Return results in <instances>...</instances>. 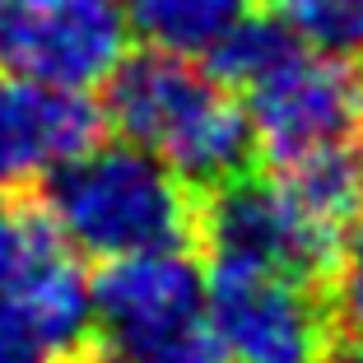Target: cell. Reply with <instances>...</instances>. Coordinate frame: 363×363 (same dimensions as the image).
Returning <instances> with one entry per match:
<instances>
[{"instance_id":"6da1fadb","label":"cell","mask_w":363,"mask_h":363,"mask_svg":"<svg viewBox=\"0 0 363 363\" xmlns=\"http://www.w3.org/2000/svg\"><path fill=\"white\" fill-rule=\"evenodd\" d=\"M103 84L107 126L163 159L196 196L252 172L257 130L247 107L191 56L150 47L140 56H121Z\"/></svg>"},{"instance_id":"7a4b0ae2","label":"cell","mask_w":363,"mask_h":363,"mask_svg":"<svg viewBox=\"0 0 363 363\" xmlns=\"http://www.w3.org/2000/svg\"><path fill=\"white\" fill-rule=\"evenodd\" d=\"M33 201L79 257L117 261L135 252H191L201 196L140 145L98 140L52 168Z\"/></svg>"},{"instance_id":"3957f363","label":"cell","mask_w":363,"mask_h":363,"mask_svg":"<svg viewBox=\"0 0 363 363\" xmlns=\"http://www.w3.org/2000/svg\"><path fill=\"white\" fill-rule=\"evenodd\" d=\"M205 321L233 363H331L335 359V289L284 270L210 266Z\"/></svg>"},{"instance_id":"277c9868","label":"cell","mask_w":363,"mask_h":363,"mask_svg":"<svg viewBox=\"0 0 363 363\" xmlns=\"http://www.w3.org/2000/svg\"><path fill=\"white\" fill-rule=\"evenodd\" d=\"M196 247L210 266L284 270L331 289L345 252L340 238L312 224L275 177L257 172H242L196 201Z\"/></svg>"},{"instance_id":"5b68a950","label":"cell","mask_w":363,"mask_h":363,"mask_svg":"<svg viewBox=\"0 0 363 363\" xmlns=\"http://www.w3.org/2000/svg\"><path fill=\"white\" fill-rule=\"evenodd\" d=\"M126 33L121 0H0V75L94 89L126 56Z\"/></svg>"},{"instance_id":"8992f818","label":"cell","mask_w":363,"mask_h":363,"mask_svg":"<svg viewBox=\"0 0 363 363\" xmlns=\"http://www.w3.org/2000/svg\"><path fill=\"white\" fill-rule=\"evenodd\" d=\"M247 117L270 163L354 145L363 140V61L303 47L275 75L247 89Z\"/></svg>"},{"instance_id":"52a82bcc","label":"cell","mask_w":363,"mask_h":363,"mask_svg":"<svg viewBox=\"0 0 363 363\" xmlns=\"http://www.w3.org/2000/svg\"><path fill=\"white\" fill-rule=\"evenodd\" d=\"M89 289L103 340L130 359L205 317V279L191 252H135L103 261Z\"/></svg>"},{"instance_id":"ba28073f","label":"cell","mask_w":363,"mask_h":363,"mask_svg":"<svg viewBox=\"0 0 363 363\" xmlns=\"http://www.w3.org/2000/svg\"><path fill=\"white\" fill-rule=\"evenodd\" d=\"M98 140H107V112L84 89L0 75V191H28Z\"/></svg>"},{"instance_id":"9c48e42d","label":"cell","mask_w":363,"mask_h":363,"mask_svg":"<svg viewBox=\"0 0 363 363\" xmlns=\"http://www.w3.org/2000/svg\"><path fill=\"white\" fill-rule=\"evenodd\" d=\"M275 168L279 172H270V177L284 186L289 201L317 228H326L345 242V233L363 214V150L340 145V150H317L303 159L275 163Z\"/></svg>"},{"instance_id":"30bf717a","label":"cell","mask_w":363,"mask_h":363,"mask_svg":"<svg viewBox=\"0 0 363 363\" xmlns=\"http://www.w3.org/2000/svg\"><path fill=\"white\" fill-rule=\"evenodd\" d=\"M126 23L159 52L210 56L247 14V0H121Z\"/></svg>"},{"instance_id":"8fae6325","label":"cell","mask_w":363,"mask_h":363,"mask_svg":"<svg viewBox=\"0 0 363 363\" xmlns=\"http://www.w3.org/2000/svg\"><path fill=\"white\" fill-rule=\"evenodd\" d=\"M303 38L289 28L284 19H270V14H242L233 28L219 38V47L210 52L205 70H210L219 84L228 89H257L266 75H275L284 61L303 52Z\"/></svg>"},{"instance_id":"7c38bea8","label":"cell","mask_w":363,"mask_h":363,"mask_svg":"<svg viewBox=\"0 0 363 363\" xmlns=\"http://www.w3.org/2000/svg\"><path fill=\"white\" fill-rule=\"evenodd\" d=\"M279 19L312 52L363 61V0H279Z\"/></svg>"},{"instance_id":"4fadbf2b","label":"cell","mask_w":363,"mask_h":363,"mask_svg":"<svg viewBox=\"0 0 363 363\" xmlns=\"http://www.w3.org/2000/svg\"><path fill=\"white\" fill-rule=\"evenodd\" d=\"M43 228H47V214L28 191H0V294L19 275L23 257H28V247L38 242Z\"/></svg>"},{"instance_id":"5bb4252c","label":"cell","mask_w":363,"mask_h":363,"mask_svg":"<svg viewBox=\"0 0 363 363\" xmlns=\"http://www.w3.org/2000/svg\"><path fill=\"white\" fill-rule=\"evenodd\" d=\"M140 363H233L224 350V340L214 335L210 321H191V326H182L177 335L159 340L150 354H140Z\"/></svg>"},{"instance_id":"9a60e30c","label":"cell","mask_w":363,"mask_h":363,"mask_svg":"<svg viewBox=\"0 0 363 363\" xmlns=\"http://www.w3.org/2000/svg\"><path fill=\"white\" fill-rule=\"evenodd\" d=\"M0 363H52L47 350L33 340V331L10 308H0Z\"/></svg>"},{"instance_id":"2e32d148","label":"cell","mask_w":363,"mask_h":363,"mask_svg":"<svg viewBox=\"0 0 363 363\" xmlns=\"http://www.w3.org/2000/svg\"><path fill=\"white\" fill-rule=\"evenodd\" d=\"M61 363H140V359H130V354H121V350H112L107 340H89V345H79L70 359H61Z\"/></svg>"},{"instance_id":"e0dca14e","label":"cell","mask_w":363,"mask_h":363,"mask_svg":"<svg viewBox=\"0 0 363 363\" xmlns=\"http://www.w3.org/2000/svg\"><path fill=\"white\" fill-rule=\"evenodd\" d=\"M331 363H363V335H340Z\"/></svg>"}]
</instances>
